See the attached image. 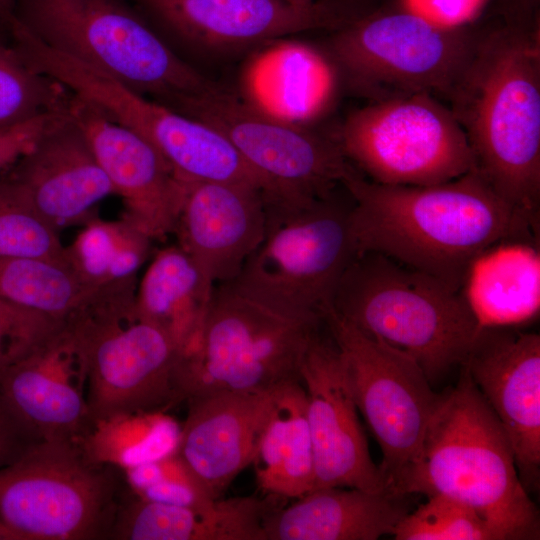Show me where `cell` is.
<instances>
[{"mask_svg":"<svg viewBox=\"0 0 540 540\" xmlns=\"http://www.w3.org/2000/svg\"><path fill=\"white\" fill-rule=\"evenodd\" d=\"M274 509L269 496L214 499L199 506L152 501L130 491L122 498L107 539L266 540Z\"/></svg>","mask_w":540,"mask_h":540,"instance_id":"cell-24","label":"cell"},{"mask_svg":"<svg viewBox=\"0 0 540 540\" xmlns=\"http://www.w3.org/2000/svg\"><path fill=\"white\" fill-rule=\"evenodd\" d=\"M396 540H504L475 509L450 497L435 495L397 524Z\"/></svg>","mask_w":540,"mask_h":540,"instance_id":"cell-33","label":"cell"},{"mask_svg":"<svg viewBox=\"0 0 540 540\" xmlns=\"http://www.w3.org/2000/svg\"><path fill=\"white\" fill-rule=\"evenodd\" d=\"M333 137L348 162L379 184L432 185L475 169L452 110L427 93L371 101L352 111Z\"/></svg>","mask_w":540,"mask_h":540,"instance_id":"cell-10","label":"cell"},{"mask_svg":"<svg viewBox=\"0 0 540 540\" xmlns=\"http://www.w3.org/2000/svg\"><path fill=\"white\" fill-rule=\"evenodd\" d=\"M119 471L90 459L78 441L31 444L0 467L6 540L107 539L124 496Z\"/></svg>","mask_w":540,"mask_h":540,"instance_id":"cell-7","label":"cell"},{"mask_svg":"<svg viewBox=\"0 0 540 540\" xmlns=\"http://www.w3.org/2000/svg\"><path fill=\"white\" fill-rule=\"evenodd\" d=\"M179 433L163 411H137L93 421L78 442L93 461L124 470L174 453Z\"/></svg>","mask_w":540,"mask_h":540,"instance_id":"cell-31","label":"cell"},{"mask_svg":"<svg viewBox=\"0 0 540 540\" xmlns=\"http://www.w3.org/2000/svg\"><path fill=\"white\" fill-rule=\"evenodd\" d=\"M62 324L0 297V375L37 348Z\"/></svg>","mask_w":540,"mask_h":540,"instance_id":"cell-36","label":"cell"},{"mask_svg":"<svg viewBox=\"0 0 540 540\" xmlns=\"http://www.w3.org/2000/svg\"><path fill=\"white\" fill-rule=\"evenodd\" d=\"M448 102L475 170L505 202L539 221V29L505 27L477 37Z\"/></svg>","mask_w":540,"mask_h":540,"instance_id":"cell-2","label":"cell"},{"mask_svg":"<svg viewBox=\"0 0 540 540\" xmlns=\"http://www.w3.org/2000/svg\"><path fill=\"white\" fill-rule=\"evenodd\" d=\"M136 283L106 288L67 320L84 365L92 422L121 413L164 411L180 402V352L158 326L135 311Z\"/></svg>","mask_w":540,"mask_h":540,"instance_id":"cell-8","label":"cell"},{"mask_svg":"<svg viewBox=\"0 0 540 540\" xmlns=\"http://www.w3.org/2000/svg\"><path fill=\"white\" fill-rule=\"evenodd\" d=\"M103 289L85 283L66 262L0 258V297L57 321L86 310Z\"/></svg>","mask_w":540,"mask_h":540,"instance_id":"cell-30","label":"cell"},{"mask_svg":"<svg viewBox=\"0 0 540 540\" xmlns=\"http://www.w3.org/2000/svg\"><path fill=\"white\" fill-rule=\"evenodd\" d=\"M251 465L263 495L297 499L313 489L314 452L301 381L277 390Z\"/></svg>","mask_w":540,"mask_h":540,"instance_id":"cell-28","label":"cell"},{"mask_svg":"<svg viewBox=\"0 0 540 540\" xmlns=\"http://www.w3.org/2000/svg\"><path fill=\"white\" fill-rule=\"evenodd\" d=\"M323 323L234 282L215 285L198 345L178 363L180 401L209 391L261 392L300 381L303 356Z\"/></svg>","mask_w":540,"mask_h":540,"instance_id":"cell-6","label":"cell"},{"mask_svg":"<svg viewBox=\"0 0 540 540\" xmlns=\"http://www.w3.org/2000/svg\"><path fill=\"white\" fill-rule=\"evenodd\" d=\"M327 310L409 354L431 384L462 364L480 329L460 291L377 252L354 257Z\"/></svg>","mask_w":540,"mask_h":540,"instance_id":"cell-4","label":"cell"},{"mask_svg":"<svg viewBox=\"0 0 540 540\" xmlns=\"http://www.w3.org/2000/svg\"><path fill=\"white\" fill-rule=\"evenodd\" d=\"M341 80L328 51L284 37L265 42L248 58L241 99L266 116L310 127L334 108Z\"/></svg>","mask_w":540,"mask_h":540,"instance_id":"cell-22","label":"cell"},{"mask_svg":"<svg viewBox=\"0 0 540 540\" xmlns=\"http://www.w3.org/2000/svg\"><path fill=\"white\" fill-rule=\"evenodd\" d=\"M37 441L0 397V467L12 463Z\"/></svg>","mask_w":540,"mask_h":540,"instance_id":"cell-39","label":"cell"},{"mask_svg":"<svg viewBox=\"0 0 540 540\" xmlns=\"http://www.w3.org/2000/svg\"><path fill=\"white\" fill-rule=\"evenodd\" d=\"M122 471L129 490L148 500L183 506L214 500L175 452Z\"/></svg>","mask_w":540,"mask_h":540,"instance_id":"cell-35","label":"cell"},{"mask_svg":"<svg viewBox=\"0 0 540 540\" xmlns=\"http://www.w3.org/2000/svg\"><path fill=\"white\" fill-rule=\"evenodd\" d=\"M351 204L333 193L301 203H266L262 241L234 282L282 309L322 318L357 255Z\"/></svg>","mask_w":540,"mask_h":540,"instance_id":"cell-9","label":"cell"},{"mask_svg":"<svg viewBox=\"0 0 540 540\" xmlns=\"http://www.w3.org/2000/svg\"><path fill=\"white\" fill-rule=\"evenodd\" d=\"M68 107L69 105L0 129V180L49 129L68 114Z\"/></svg>","mask_w":540,"mask_h":540,"instance_id":"cell-37","label":"cell"},{"mask_svg":"<svg viewBox=\"0 0 540 540\" xmlns=\"http://www.w3.org/2000/svg\"><path fill=\"white\" fill-rule=\"evenodd\" d=\"M215 285L178 245L159 249L135 293V311L162 329L180 357L198 345Z\"/></svg>","mask_w":540,"mask_h":540,"instance_id":"cell-27","label":"cell"},{"mask_svg":"<svg viewBox=\"0 0 540 540\" xmlns=\"http://www.w3.org/2000/svg\"><path fill=\"white\" fill-rule=\"evenodd\" d=\"M400 9L445 30H465L488 0H399Z\"/></svg>","mask_w":540,"mask_h":540,"instance_id":"cell-38","label":"cell"},{"mask_svg":"<svg viewBox=\"0 0 540 540\" xmlns=\"http://www.w3.org/2000/svg\"><path fill=\"white\" fill-rule=\"evenodd\" d=\"M69 113L121 197L122 218L153 240L172 234L186 181L146 139L73 93Z\"/></svg>","mask_w":540,"mask_h":540,"instance_id":"cell-17","label":"cell"},{"mask_svg":"<svg viewBox=\"0 0 540 540\" xmlns=\"http://www.w3.org/2000/svg\"><path fill=\"white\" fill-rule=\"evenodd\" d=\"M324 324L336 344L349 389L379 444L386 490L418 450L443 394L435 393L418 362L371 337L330 310Z\"/></svg>","mask_w":540,"mask_h":540,"instance_id":"cell-13","label":"cell"},{"mask_svg":"<svg viewBox=\"0 0 540 540\" xmlns=\"http://www.w3.org/2000/svg\"><path fill=\"white\" fill-rule=\"evenodd\" d=\"M266 202L248 185L186 181L174 234L214 284L234 281L263 239Z\"/></svg>","mask_w":540,"mask_h":540,"instance_id":"cell-21","label":"cell"},{"mask_svg":"<svg viewBox=\"0 0 540 540\" xmlns=\"http://www.w3.org/2000/svg\"><path fill=\"white\" fill-rule=\"evenodd\" d=\"M278 389L216 390L185 400L188 412L175 454L211 498H221L252 464Z\"/></svg>","mask_w":540,"mask_h":540,"instance_id":"cell-20","label":"cell"},{"mask_svg":"<svg viewBox=\"0 0 540 540\" xmlns=\"http://www.w3.org/2000/svg\"><path fill=\"white\" fill-rule=\"evenodd\" d=\"M286 2L302 7V8H312L315 6H318V4L315 3V0H285Z\"/></svg>","mask_w":540,"mask_h":540,"instance_id":"cell-40","label":"cell"},{"mask_svg":"<svg viewBox=\"0 0 540 540\" xmlns=\"http://www.w3.org/2000/svg\"><path fill=\"white\" fill-rule=\"evenodd\" d=\"M498 418L528 492L540 480V336L481 327L460 365Z\"/></svg>","mask_w":540,"mask_h":540,"instance_id":"cell-15","label":"cell"},{"mask_svg":"<svg viewBox=\"0 0 540 540\" xmlns=\"http://www.w3.org/2000/svg\"><path fill=\"white\" fill-rule=\"evenodd\" d=\"M82 226L65 246V262L79 278L99 289L136 282L154 240L123 218L96 216Z\"/></svg>","mask_w":540,"mask_h":540,"instance_id":"cell-29","label":"cell"},{"mask_svg":"<svg viewBox=\"0 0 540 540\" xmlns=\"http://www.w3.org/2000/svg\"><path fill=\"white\" fill-rule=\"evenodd\" d=\"M405 498L388 491L315 488L271 515L266 540H376L393 536L409 512Z\"/></svg>","mask_w":540,"mask_h":540,"instance_id":"cell-25","label":"cell"},{"mask_svg":"<svg viewBox=\"0 0 540 540\" xmlns=\"http://www.w3.org/2000/svg\"><path fill=\"white\" fill-rule=\"evenodd\" d=\"M10 18L45 46L178 112L213 84L126 0H16Z\"/></svg>","mask_w":540,"mask_h":540,"instance_id":"cell-5","label":"cell"},{"mask_svg":"<svg viewBox=\"0 0 540 540\" xmlns=\"http://www.w3.org/2000/svg\"><path fill=\"white\" fill-rule=\"evenodd\" d=\"M388 492L450 497L475 509L504 540L539 539L538 509L519 478L508 437L463 368Z\"/></svg>","mask_w":540,"mask_h":540,"instance_id":"cell-3","label":"cell"},{"mask_svg":"<svg viewBox=\"0 0 540 540\" xmlns=\"http://www.w3.org/2000/svg\"><path fill=\"white\" fill-rule=\"evenodd\" d=\"M476 41L466 30L441 29L400 9L342 28L328 52L342 78L371 101L415 93L448 101Z\"/></svg>","mask_w":540,"mask_h":540,"instance_id":"cell-12","label":"cell"},{"mask_svg":"<svg viewBox=\"0 0 540 540\" xmlns=\"http://www.w3.org/2000/svg\"><path fill=\"white\" fill-rule=\"evenodd\" d=\"M315 462V488L346 487L387 491L371 458L341 354L331 338L317 332L300 366Z\"/></svg>","mask_w":540,"mask_h":540,"instance_id":"cell-16","label":"cell"},{"mask_svg":"<svg viewBox=\"0 0 540 540\" xmlns=\"http://www.w3.org/2000/svg\"><path fill=\"white\" fill-rule=\"evenodd\" d=\"M172 34L207 48H238L320 28L321 7L285 0H131Z\"/></svg>","mask_w":540,"mask_h":540,"instance_id":"cell-23","label":"cell"},{"mask_svg":"<svg viewBox=\"0 0 540 540\" xmlns=\"http://www.w3.org/2000/svg\"><path fill=\"white\" fill-rule=\"evenodd\" d=\"M28 60L36 70L146 139L180 179L244 184L271 197L267 182L211 125L142 96L42 43L31 45Z\"/></svg>","mask_w":540,"mask_h":540,"instance_id":"cell-11","label":"cell"},{"mask_svg":"<svg viewBox=\"0 0 540 540\" xmlns=\"http://www.w3.org/2000/svg\"><path fill=\"white\" fill-rule=\"evenodd\" d=\"M47 258L65 262L59 232L17 201L0 183V258Z\"/></svg>","mask_w":540,"mask_h":540,"instance_id":"cell-34","label":"cell"},{"mask_svg":"<svg viewBox=\"0 0 540 540\" xmlns=\"http://www.w3.org/2000/svg\"><path fill=\"white\" fill-rule=\"evenodd\" d=\"M15 1L16 0H0V14L10 16L9 9L11 4Z\"/></svg>","mask_w":540,"mask_h":540,"instance_id":"cell-41","label":"cell"},{"mask_svg":"<svg viewBox=\"0 0 540 540\" xmlns=\"http://www.w3.org/2000/svg\"><path fill=\"white\" fill-rule=\"evenodd\" d=\"M460 293L481 327H518L540 310L539 239H507L470 264Z\"/></svg>","mask_w":540,"mask_h":540,"instance_id":"cell-26","label":"cell"},{"mask_svg":"<svg viewBox=\"0 0 540 540\" xmlns=\"http://www.w3.org/2000/svg\"><path fill=\"white\" fill-rule=\"evenodd\" d=\"M0 397L38 441H79L88 432L84 365L65 322L0 375Z\"/></svg>","mask_w":540,"mask_h":540,"instance_id":"cell-19","label":"cell"},{"mask_svg":"<svg viewBox=\"0 0 540 540\" xmlns=\"http://www.w3.org/2000/svg\"><path fill=\"white\" fill-rule=\"evenodd\" d=\"M71 92L0 42V129L68 106Z\"/></svg>","mask_w":540,"mask_h":540,"instance_id":"cell-32","label":"cell"},{"mask_svg":"<svg viewBox=\"0 0 540 540\" xmlns=\"http://www.w3.org/2000/svg\"><path fill=\"white\" fill-rule=\"evenodd\" d=\"M182 113L220 131L269 185L266 203L326 197L356 169L333 135L266 116L215 85L190 98Z\"/></svg>","mask_w":540,"mask_h":540,"instance_id":"cell-14","label":"cell"},{"mask_svg":"<svg viewBox=\"0 0 540 540\" xmlns=\"http://www.w3.org/2000/svg\"><path fill=\"white\" fill-rule=\"evenodd\" d=\"M351 198L357 254L377 252L460 290L472 261L507 239H539V221L515 209L474 169L443 183L373 182L353 171Z\"/></svg>","mask_w":540,"mask_h":540,"instance_id":"cell-1","label":"cell"},{"mask_svg":"<svg viewBox=\"0 0 540 540\" xmlns=\"http://www.w3.org/2000/svg\"><path fill=\"white\" fill-rule=\"evenodd\" d=\"M1 185L58 232L96 217L114 188L68 114L2 177Z\"/></svg>","mask_w":540,"mask_h":540,"instance_id":"cell-18","label":"cell"},{"mask_svg":"<svg viewBox=\"0 0 540 540\" xmlns=\"http://www.w3.org/2000/svg\"><path fill=\"white\" fill-rule=\"evenodd\" d=\"M0 540H6L5 535L0 527Z\"/></svg>","mask_w":540,"mask_h":540,"instance_id":"cell-42","label":"cell"}]
</instances>
